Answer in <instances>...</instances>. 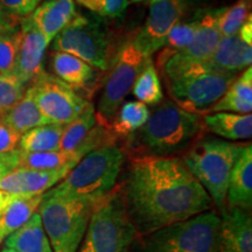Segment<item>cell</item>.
I'll return each instance as SVG.
<instances>
[{
    "mask_svg": "<svg viewBox=\"0 0 252 252\" xmlns=\"http://www.w3.org/2000/svg\"><path fill=\"white\" fill-rule=\"evenodd\" d=\"M204 131L203 116L186 111L172 100H162L150 112L146 124L130 137L151 156L165 157L194 144Z\"/></svg>",
    "mask_w": 252,
    "mask_h": 252,
    "instance_id": "obj_3",
    "label": "cell"
},
{
    "mask_svg": "<svg viewBox=\"0 0 252 252\" xmlns=\"http://www.w3.org/2000/svg\"><path fill=\"white\" fill-rule=\"evenodd\" d=\"M182 7L179 0H150L149 15L132 43L145 58H152L166 45L172 28L180 21Z\"/></svg>",
    "mask_w": 252,
    "mask_h": 252,
    "instance_id": "obj_12",
    "label": "cell"
},
{
    "mask_svg": "<svg viewBox=\"0 0 252 252\" xmlns=\"http://www.w3.org/2000/svg\"><path fill=\"white\" fill-rule=\"evenodd\" d=\"M71 168L68 166L54 171H36L18 167L0 180V191L13 198L42 195L64 179Z\"/></svg>",
    "mask_w": 252,
    "mask_h": 252,
    "instance_id": "obj_13",
    "label": "cell"
},
{
    "mask_svg": "<svg viewBox=\"0 0 252 252\" xmlns=\"http://www.w3.org/2000/svg\"><path fill=\"white\" fill-rule=\"evenodd\" d=\"M42 195L19 197L0 213V244L20 229L37 212L42 201Z\"/></svg>",
    "mask_w": 252,
    "mask_h": 252,
    "instance_id": "obj_23",
    "label": "cell"
},
{
    "mask_svg": "<svg viewBox=\"0 0 252 252\" xmlns=\"http://www.w3.org/2000/svg\"><path fill=\"white\" fill-rule=\"evenodd\" d=\"M0 252H15V251H14V250H11V249L4 248V249H2V250H1V251H0Z\"/></svg>",
    "mask_w": 252,
    "mask_h": 252,
    "instance_id": "obj_41",
    "label": "cell"
},
{
    "mask_svg": "<svg viewBox=\"0 0 252 252\" xmlns=\"http://www.w3.org/2000/svg\"><path fill=\"white\" fill-rule=\"evenodd\" d=\"M15 151V150H14ZM14 151H12V152H8V153H5V154H0V163L5 162L6 160H8L9 158L12 157V154L14 153Z\"/></svg>",
    "mask_w": 252,
    "mask_h": 252,
    "instance_id": "obj_40",
    "label": "cell"
},
{
    "mask_svg": "<svg viewBox=\"0 0 252 252\" xmlns=\"http://www.w3.org/2000/svg\"><path fill=\"white\" fill-rule=\"evenodd\" d=\"M169 96L179 108L208 115L214 104L229 89L237 74L223 72L208 62H184L171 58L161 68Z\"/></svg>",
    "mask_w": 252,
    "mask_h": 252,
    "instance_id": "obj_2",
    "label": "cell"
},
{
    "mask_svg": "<svg viewBox=\"0 0 252 252\" xmlns=\"http://www.w3.org/2000/svg\"><path fill=\"white\" fill-rule=\"evenodd\" d=\"M124 153L113 144L86 154L47 194L97 202L111 193L124 163Z\"/></svg>",
    "mask_w": 252,
    "mask_h": 252,
    "instance_id": "obj_4",
    "label": "cell"
},
{
    "mask_svg": "<svg viewBox=\"0 0 252 252\" xmlns=\"http://www.w3.org/2000/svg\"><path fill=\"white\" fill-rule=\"evenodd\" d=\"M21 36L20 27L0 36V74L4 76H13Z\"/></svg>",
    "mask_w": 252,
    "mask_h": 252,
    "instance_id": "obj_32",
    "label": "cell"
},
{
    "mask_svg": "<svg viewBox=\"0 0 252 252\" xmlns=\"http://www.w3.org/2000/svg\"><path fill=\"white\" fill-rule=\"evenodd\" d=\"M206 131L229 140L250 139L252 135V115L231 112L208 113L203 116Z\"/></svg>",
    "mask_w": 252,
    "mask_h": 252,
    "instance_id": "obj_21",
    "label": "cell"
},
{
    "mask_svg": "<svg viewBox=\"0 0 252 252\" xmlns=\"http://www.w3.org/2000/svg\"><path fill=\"white\" fill-rule=\"evenodd\" d=\"M132 94L139 102L145 105H158L163 100V91L161 82L157 68L154 67L152 58L147 60L146 64L135 78Z\"/></svg>",
    "mask_w": 252,
    "mask_h": 252,
    "instance_id": "obj_28",
    "label": "cell"
},
{
    "mask_svg": "<svg viewBox=\"0 0 252 252\" xmlns=\"http://www.w3.org/2000/svg\"><path fill=\"white\" fill-rule=\"evenodd\" d=\"M9 14L18 19L26 18L39 6L42 0H0Z\"/></svg>",
    "mask_w": 252,
    "mask_h": 252,
    "instance_id": "obj_35",
    "label": "cell"
},
{
    "mask_svg": "<svg viewBox=\"0 0 252 252\" xmlns=\"http://www.w3.org/2000/svg\"><path fill=\"white\" fill-rule=\"evenodd\" d=\"M197 28V18L194 19L193 21H186L181 23L179 21L174 27L172 28L171 33L167 37L166 45L158 55L157 59V67L159 70H161L163 64L175 55L176 53L184 50L186 47H188L194 40L195 32Z\"/></svg>",
    "mask_w": 252,
    "mask_h": 252,
    "instance_id": "obj_30",
    "label": "cell"
},
{
    "mask_svg": "<svg viewBox=\"0 0 252 252\" xmlns=\"http://www.w3.org/2000/svg\"><path fill=\"white\" fill-rule=\"evenodd\" d=\"M149 59L135 48L131 39L119 47L108 69L105 87L97 105V123L110 127Z\"/></svg>",
    "mask_w": 252,
    "mask_h": 252,
    "instance_id": "obj_10",
    "label": "cell"
},
{
    "mask_svg": "<svg viewBox=\"0 0 252 252\" xmlns=\"http://www.w3.org/2000/svg\"><path fill=\"white\" fill-rule=\"evenodd\" d=\"M21 42L13 76L27 86L42 71V61L48 40L31 23L28 17L20 21Z\"/></svg>",
    "mask_w": 252,
    "mask_h": 252,
    "instance_id": "obj_14",
    "label": "cell"
},
{
    "mask_svg": "<svg viewBox=\"0 0 252 252\" xmlns=\"http://www.w3.org/2000/svg\"><path fill=\"white\" fill-rule=\"evenodd\" d=\"M4 121L21 135L32 128L50 124L37 108L30 88L25 90L23 98L6 115Z\"/></svg>",
    "mask_w": 252,
    "mask_h": 252,
    "instance_id": "obj_24",
    "label": "cell"
},
{
    "mask_svg": "<svg viewBox=\"0 0 252 252\" xmlns=\"http://www.w3.org/2000/svg\"><path fill=\"white\" fill-rule=\"evenodd\" d=\"M78 4L99 17L117 19L123 17L130 0H76Z\"/></svg>",
    "mask_w": 252,
    "mask_h": 252,
    "instance_id": "obj_34",
    "label": "cell"
},
{
    "mask_svg": "<svg viewBox=\"0 0 252 252\" xmlns=\"http://www.w3.org/2000/svg\"><path fill=\"white\" fill-rule=\"evenodd\" d=\"M217 252H252L250 212L230 207L220 210Z\"/></svg>",
    "mask_w": 252,
    "mask_h": 252,
    "instance_id": "obj_15",
    "label": "cell"
},
{
    "mask_svg": "<svg viewBox=\"0 0 252 252\" xmlns=\"http://www.w3.org/2000/svg\"><path fill=\"white\" fill-rule=\"evenodd\" d=\"M149 117L150 110L147 105L139 100H130L122 104L110 124V130L115 135L128 137L143 127Z\"/></svg>",
    "mask_w": 252,
    "mask_h": 252,
    "instance_id": "obj_27",
    "label": "cell"
},
{
    "mask_svg": "<svg viewBox=\"0 0 252 252\" xmlns=\"http://www.w3.org/2000/svg\"><path fill=\"white\" fill-rule=\"evenodd\" d=\"M53 50L74 55L91 67L108 71L116 52L112 35L103 20L76 14L53 41Z\"/></svg>",
    "mask_w": 252,
    "mask_h": 252,
    "instance_id": "obj_8",
    "label": "cell"
},
{
    "mask_svg": "<svg viewBox=\"0 0 252 252\" xmlns=\"http://www.w3.org/2000/svg\"><path fill=\"white\" fill-rule=\"evenodd\" d=\"M76 14L75 0H46L28 19L50 43Z\"/></svg>",
    "mask_w": 252,
    "mask_h": 252,
    "instance_id": "obj_17",
    "label": "cell"
},
{
    "mask_svg": "<svg viewBox=\"0 0 252 252\" xmlns=\"http://www.w3.org/2000/svg\"><path fill=\"white\" fill-rule=\"evenodd\" d=\"M250 0H238L228 8H220L219 28L220 36H232L238 34L241 27L250 17Z\"/></svg>",
    "mask_w": 252,
    "mask_h": 252,
    "instance_id": "obj_31",
    "label": "cell"
},
{
    "mask_svg": "<svg viewBox=\"0 0 252 252\" xmlns=\"http://www.w3.org/2000/svg\"><path fill=\"white\" fill-rule=\"evenodd\" d=\"M5 248L15 252H54L37 212L5 239Z\"/></svg>",
    "mask_w": 252,
    "mask_h": 252,
    "instance_id": "obj_22",
    "label": "cell"
},
{
    "mask_svg": "<svg viewBox=\"0 0 252 252\" xmlns=\"http://www.w3.org/2000/svg\"><path fill=\"white\" fill-rule=\"evenodd\" d=\"M208 63L220 71L237 74L251 67L252 46L245 43L238 34L222 36Z\"/></svg>",
    "mask_w": 252,
    "mask_h": 252,
    "instance_id": "obj_19",
    "label": "cell"
},
{
    "mask_svg": "<svg viewBox=\"0 0 252 252\" xmlns=\"http://www.w3.org/2000/svg\"><path fill=\"white\" fill-rule=\"evenodd\" d=\"M122 195L135 229L143 234L209 212L213 204L182 160L172 157L132 160Z\"/></svg>",
    "mask_w": 252,
    "mask_h": 252,
    "instance_id": "obj_1",
    "label": "cell"
},
{
    "mask_svg": "<svg viewBox=\"0 0 252 252\" xmlns=\"http://www.w3.org/2000/svg\"><path fill=\"white\" fill-rule=\"evenodd\" d=\"M220 9H210L197 18V28L194 40L184 50L176 53L172 58L184 62H208L215 52L220 40L219 17Z\"/></svg>",
    "mask_w": 252,
    "mask_h": 252,
    "instance_id": "obj_16",
    "label": "cell"
},
{
    "mask_svg": "<svg viewBox=\"0 0 252 252\" xmlns=\"http://www.w3.org/2000/svg\"><path fill=\"white\" fill-rule=\"evenodd\" d=\"M65 125L48 124L32 128L20 138L18 149L25 153L52 152L60 150Z\"/></svg>",
    "mask_w": 252,
    "mask_h": 252,
    "instance_id": "obj_26",
    "label": "cell"
},
{
    "mask_svg": "<svg viewBox=\"0 0 252 252\" xmlns=\"http://www.w3.org/2000/svg\"><path fill=\"white\" fill-rule=\"evenodd\" d=\"M244 145L200 138L184 156V165L220 210L225 207L230 173Z\"/></svg>",
    "mask_w": 252,
    "mask_h": 252,
    "instance_id": "obj_5",
    "label": "cell"
},
{
    "mask_svg": "<svg viewBox=\"0 0 252 252\" xmlns=\"http://www.w3.org/2000/svg\"><path fill=\"white\" fill-rule=\"evenodd\" d=\"M37 108L50 124L68 125L89 105V102L54 75L41 71L28 87Z\"/></svg>",
    "mask_w": 252,
    "mask_h": 252,
    "instance_id": "obj_11",
    "label": "cell"
},
{
    "mask_svg": "<svg viewBox=\"0 0 252 252\" xmlns=\"http://www.w3.org/2000/svg\"><path fill=\"white\" fill-rule=\"evenodd\" d=\"M5 33H6V32L4 30H1V28H0V36H1L2 34H5ZM8 33H9V32H8Z\"/></svg>",
    "mask_w": 252,
    "mask_h": 252,
    "instance_id": "obj_43",
    "label": "cell"
},
{
    "mask_svg": "<svg viewBox=\"0 0 252 252\" xmlns=\"http://www.w3.org/2000/svg\"><path fill=\"white\" fill-rule=\"evenodd\" d=\"M220 216L206 212L150 234L144 252H217Z\"/></svg>",
    "mask_w": 252,
    "mask_h": 252,
    "instance_id": "obj_9",
    "label": "cell"
},
{
    "mask_svg": "<svg viewBox=\"0 0 252 252\" xmlns=\"http://www.w3.org/2000/svg\"><path fill=\"white\" fill-rule=\"evenodd\" d=\"M132 2H143V1H150V0H130Z\"/></svg>",
    "mask_w": 252,
    "mask_h": 252,
    "instance_id": "obj_42",
    "label": "cell"
},
{
    "mask_svg": "<svg viewBox=\"0 0 252 252\" xmlns=\"http://www.w3.org/2000/svg\"><path fill=\"white\" fill-rule=\"evenodd\" d=\"M96 124V112H94L93 104L89 103V105L77 118L64 126L60 150L65 151V152L76 151Z\"/></svg>",
    "mask_w": 252,
    "mask_h": 252,
    "instance_id": "obj_29",
    "label": "cell"
},
{
    "mask_svg": "<svg viewBox=\"0 0 252 252\" xmlns=\"http://www.w3.org/2000/svg\"><path fill=\"white\" fill-rule=\"evenodd\" d=\"M19 158H20V150L17 149L8 160H6L5 162L0 163V180H1L5 175H7L9 172H12L15 168H18Z\"/></svg>",
    "mask_w": 252,
    "mask_h": 252,
    "instance_id": "obj_38",
    "label": "cell"
},
{
    "mask_svg": "<svg viewBox=\"0 0 252 252\" xmlns=\"http://www.w3.org/2000/svg\"><path fill=\"white\" fill-rule=\"evenodd\" d=\"M26 86L18 78L0 74V119H4L23 98Z\"/></svg>",
    "mask_w": 252,
    "mask_h": 252,
    "instance_id": "obj_33",
    "label": "cell"
},
{
    "mask_svg": "<svg viewBox=\"0 0 252 252\" xmlns=\"http://www.w3.org/2000/svg\"><path fill=\"white\" fill-rule=\"evenodd\" d=\"M20 133L11 127L4 119H0V154L17 150L20 143Z\"/></svg>",
    "mask_w": 252,
    "mask_h": 252,
    "instance_id": "obj_36",
    "label": "cell"
},
{
    "mask_svg": "<svg viewBox=\"0 0 252 252\" xmlns=\"http://www.w3.org/2000/svg\"><path fill=\"white\" fill-rule=\"evenodd\" d=\"M20 21L21 19H18L12 14H9L1 2H0V28L1 30H4L6 33L17 31L19 30V26H20Z\"/></svg>",
    "mask_w": 252,
    "mask_h": 252,
    "instance_id": "obj_37",
    "label": "cell"
},
{
    "mask_svg": "<svg viewBox=\"0 0 252 252\" xmlns=\"http://www.w3.org/2000/svg\"><path fill=\"white\" fill-rule=\"evenodd\" d=\"M52 68L54 76L76 93L89 89L97 77L96 69L76 56L63 52L53 53Z\"/></svg>",
    "mask_w": 252,
    "mask_h": 252,
    "instance_id": "obj_20",
    "label": "cell"
},
{
    "mask_svg": "<svg viewBox=\"0 0 252 252\" xmlns=\"http://www.w3.org/2000/svg\"><path fill=\"white\" fill-rule=\"evenodd\" d=\"M228 207L250 212L252 207V147L244 145L230 173L226 200Z\"/></svg>",
    "mask_w": 252,
    "mask_h": 252,
    "instance_id": "obj_18",
    "label": "cell"
},
{
    "mask_svg": "<svg viewBox=\"0 0 252 252\" xmlns=\"http://www.w3.org/2000/svg\"><path fill=\"white\" fill-rule=\"evenodd\" d=\"M84 154L81 151L65 152L58 150L52 152H37L25 153L20 151L19 158V168L36 169V171H54V169L64 168V167H74L80 161Z\"/></svg>",
    "mask_w": 252,
    "mask_h": 252,
    "instance_id": "obj_25",
    "label": "cell"
},
{
    "mask_svg": "<svg viewBox=\"0 0 252 252\" xmlns=\"http://www.w3.org/2000/svg\"><path fill=\"white\" fill-rule=\"evenodd\" d=\"M96 202L42 195L37 214L54 252H77Z\"/></svg>",
    "mask_w": 252,
    "mask_h": 252,
    "instance_id": "obj_7",
    "label": "cell"
},
{
    "mask_svg": "<svg viewBox=\"0 0 252 252\" xmlns=\"http://www.w3.org/2000/svg\"><path fill=\"white\" fill-rule=\"evenodd\" d=\"M238 36L241 37L245 43L252 46V17L251 15L247 19V21L243 24V26L241 27V30L238 32Z\"/></svg>",
    "mask_w": 252,
    "mask_h": 252,
    "instance_id": "obj_39",
    "label": "cell"
},
{
    "mask_svg": "<svg viewBox=\"0 0 252 252\" xmlns=\"http://www.w3.org/2000/svg\"><path fill=\"white\" fill-rule=\"evenodd\" d=\"M135 234L122 193L112 190L94 203L77 252H128Z\"/></svg>",
    "mask_w": 252,
    "mask_h": 252,
    "instance_id": "obj_6",
    "label": "cell"
}]
</instances>
